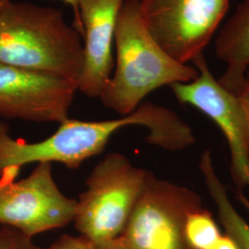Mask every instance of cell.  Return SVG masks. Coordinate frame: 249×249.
Segmentation results:
<instances>
[{"label":"cell","mask_w":249,"mask_h":249,"mask_svg":"<svg viewBox=\"0 0 249 249\" xmlns=\"http://www.w3.org/2000/svg\"><path fill=\"white\" fill-rule=\"evenodd\" d=\"M61 1L71 7L74 13V28L82 37L84 34V30H83L81 18H80V0H61Z\"/></svg>","instance_id":"17"},{"label":"cell","mask_w":249,"mask_h":249,"mask_svg":"<svg viewBox=\"0 0 249 249\" xmlns=\"http://www.w3.org/2000/svg\"><path fill=\"white\" fill-rule=\"evenodd\" d=\"M143 21L166 53L183 64L203 53L229 0H139Z\"/></svg>","instance_id":"7"},{"label":"cell","mask_w":249,"mask_h":249,"mask_svg":"<svg viewBox=\"0 0 249 249\" xmlns=\"http://www.w3.org/2000/svg\"><path fill=\"white\" fill-rule=\"evenodd\" d=\"M10 0H0V13L3 10V9L7 6V4L9 3Z\"/></svg>","instance_id":"21"},{"label":"cell","mask_w":249,"mask_h":249,"mask_svg":"<svg viewBox=\"0 0 249 249\" xmlns=\"http://www.w3.org/2000/svg\"><path fill=\"white\" fill-rule=\"evenodd\" d=\"M116 71L99 99L105 107L127 116L151 92L162 86L195 80L196 68L173 58L143 21L140 1L124 0L116 21Z\"/></svg>","instance_id":"2"},{"label":"cell","mask_w":249,"mask_h":249,"mask_svg":"<svg viewBox=\"0 0 249 249\" xmlns=\"http://www.w3.org/2000/svg\"><path fill=\"white\" fill-rule=\"evenodd\" d=\"M78 83L0 63V117L37 123L67 120Z\"/></svg>","instance_id":"8"},{"label":"cell","mask_w":249,"mask_h":249,"mask_svg":"<svg viewBox=\"0 0 249 249\" xmlns=\"http://www.w3.org/2000/svg\"><path fill=\"white\" fill-rule=\"evenodd\" d=\"M50 162L37 163L21 180L19 170L0 173V224L30 238L65 227L75 217L77 199L66 196L57 187Z\"/></svg>","instance_id":"6"},{"label":"cell","mask_w":249,"mask_h":249,"mask_svg":"<svg viewBox=\"0 0 249 249\" xmlns=\"http://www.w3.org/2000/svg\"><path fill=\"white\" fill-rule=\"evenodd\" d=\"M198 71L196 79L170 86L178 102L189 105L209 116L229 146L231 174L237 191L249 187V152L244 133V119L237 95L223 87L211 71L204 53L193 60Z\"/></svg>","instance_id":"9"},{"label":"cell","mask_w":249,"mask_h":249,"mask_svg":"<svg viewBox=\"0 0 249 249\" xmlns=\"http://www.w3.org/2000/svg\"><path fill=\"white\" fill-rule=\"evenodd\" d=\"M185 235L191 249H210L221 237L222 232L213 216L202 208L188 215Z\"/></svg>","instance_id":"13"},{"label":"cell","mask_w":249,"mask_h":249,"mask_svg":"<svg viewBox=\"0 0 249 249\" xmlns=\"http://www.w3.org/2000/svg\"><path fill=\"white\" fill-rule=\"evenodd\" d=\"M210 249H239L234 240L228 234H222L221 237Z\"/></svg>","instance_id":"18"},{"label":"cell","mask_w":249,"mask_h":249,"mask_svg":"<svg viewBox=\"0 0 249 249\" xmlns=\"http://www.w3.org/2000/svg\"><path fill=\"white\" fill-rule=\"evenodd\" d=\"M202 208L196 191L150 172L120 238L127 249H192L185 225L188 215Z\"/></svg>","instance_id":"5"},{"label":"cell","mask_w":249,"mask_h":249,"mask_svg":"<svg viewBox=\"0 0 249 249\" xmlns=\"http://www.w3.org/2000/svg\"><path fill=\"white\" fill-rule=\"evenodd\" d=\"M199 170L209 195L215 203L225 233L234 240L238 249H249V224L231 203L226 187L216 172L213 159L209 150L205 151L200 157Z\"/></svg>","instance_id":"12"},{"label":"cell","mask_w":249,"mask_h":249,"mask_svg":"<svg viewBox=\"0 0 249 249\" xmlns=\"http://www.w3.org/2000/svg\"><path fill=\"white\" fill-rule=\"evenodd\" d=\"M149 173L119 152L108 153L100 160L77 199L73 223L80 236L92 245L120 237Z\"/></svg>","instance_id":"4"},{"label":"cell","mask_w":249,"mask_h":249,"mask_svg":"<svg viewBox=\"0 0 249 249\" xmlns=\"http://www.w3.org/2000/svg\"><path fill=\"white\" fill-rule=\"evenodd\" d=\"M42 249H92V244L80 235L63 234L49 248Z\"/></svg>","instance_id":"15"},{"label":"cell","mask_w":249,"mask_h":249,"mask_svg":"<svg viewBox=\"0 0 249 249\" xmlns=\"http://www.w3.org/2000/svg\"><path fill=\"white\" fill-rule=\"evenodd\" d=\"M219 59L226 63L220 84L238 95L247 82L249 67V0L240 3L215 40Z\"/></svg>","instance_id":"11"},{"label":"cell","mask_w":249,"mask_h":249,"mask_svg":"<svg viewBox=\"0 0 249 249\" xmlns=\"http://www.w3.org/2000/svg\"><path fill=\"white\" fill-rule=\"evenodd\" d=\"M235 196H236V200L240 203L245 210L249 213V199L245 196V194L241 191H235Z\"/></svg>","instance_id":"20"},{"label":"cell","mask_w":249,"mask_h":249,"mask_svg":"<svg viewBox=\"0 0 249 249\" xmlns=\"http://www.w3.org/2000/svg\"><path fill=\"white\" fill-rule=\"evenodd\" d=\"M240 102L243 119H244V133L247 147L249 152V76L247 78V82L245 87L237 95Z\"/></svg>","instance_id":"16"},{"label":"cell","mask_w":249,"mask_h":249,"mask_svg":"<svg viewBox=\"0 0 249 249\" xmlns=\"http://www.w3.org/2000/svg\"><path fill=\"white\" fill-rule=\"evenodd\" d=\"M0 249H42L33 240L9 226L0 228Z\"/></svg>","instance_id":"14"},{"label":"cell","mask_w":249,"mask_h":249,"mask_svg":"<svg viewBox=\"0 0 249 249\" xmlns=\"http://www.w3.org/2000/svg\"><path fill=\"white\" fill-rule=\"evenodd\" d=\"M0 63L78 83L81 36L59 9L9 1L0 13Z\"/></svg>","instance_id":"3"},{"label":"cell","mask_w":249,"mask_h":249,"mask_svg":"<svg viewBox=\"0 0 249 249\" xmlns=\"http://www.w3.org/2000/svg\"><path fill=\"white\" fill-rule=\"evenodd\" d=\"M92 249H127L120 237L100 245H92Z\"/></svg>","instance_id":"19"},{"label":"cell","mask_w":249,"mask_h":249,"mask_svg":"<svg viewBox=\"0 0 249 249\" xmlns=\"http://www.w3.org/2000/svg\"><path fill=\"white\" fill-rule=\"evenodd\" d=\"M124 0H80L84 30L83 68L78 89L89 98H99L112 76L116 21Z\"/></svg>","instance_id":"10"},{"label":"cell","mask_w":249,"mask_h":249,"mask_svg":"<svg viewBox=\"0 0 249 249\" xmlns=\"http://www.w3.org/2000/svg\"><path fill=\"white\" fill-rule=\"evenodd\" d=\"M132 124L147 127L146 142L166 151H182L195 142L187 122L175 112L151 103L142 104L133 113L115 119L83 121L69 117L54 133L36 142L14 139L9 124L0 121V173L40 162H58L77 169L104 151L119 129Z\"/></svg>","instance_id":"1"}]
</instances>
